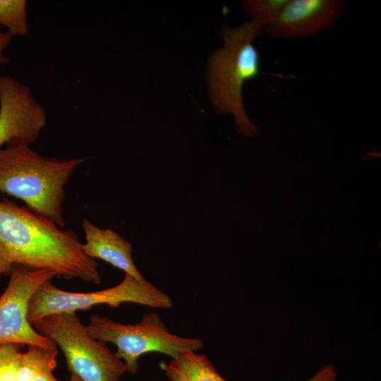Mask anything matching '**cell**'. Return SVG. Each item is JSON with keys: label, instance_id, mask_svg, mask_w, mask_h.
<instances>
[{"label": "cell", "instance_id": "1", "mask_svg": "<svg viewBox=\"0 0 381 381\" xmlns=\"http://www.w3.org/2000/svg\"><path fill=\"white\" fill-rule=\"evenodd\" d=\"M0 258L66 279L100 284L97 263L85 254L78 235L28 208L0 201Z\"/></svg>", "mask_w": 381, "mask_h": 381}, {"label": "cell", "instance_id": "2", "mask_svg": "<svg viewBox=\"0 0 381 381\" xmlns=\"http://www.w3.org/2000/svg\"><path fill=\"white\" fill-rule=\"evenodd\" d=\"M262 34L263 30L250 20L234 28L224 25L222 44L207 60V89L214 110L232 116L236 131L247 137L260 133L246 112L242 95L246 82L260 73V55L253 42Z\"/></svg>", "mask_w": 381, "mask_h": 381}, {"label": "cell", "instance_id": "3", "mask_svg": "<svg viewBox=\"0 0 381 381\" xmlns=\"http://www.w3.org/2000/svg\"><path fill=\"white\" fill-rule=\"evenodd\" d=\"M83 162L45 157L27 145H7L0 148V192L21 200L28 209L63 229L64 187Z\"/></svg>", "mask_w": 381, "mask_h": 381}, {"label": "cell", "instance_id": "4", "mask_svg": "<svg viewBox=\"0 0 381 381\" xmlns=\"http://www.w3.org/2000/svg\"><path fill=\"white\" fill-rule=\"evenodd\" d=\"M42 335L58 345L71 374L81 381H120L125 363L107 343L93 338L75 313H57L32 323Z\"/></svg>", "mask_w": 381, "mask_h": 381}, {"label": "cell", "instance_id": "5", "mask_svg": "<svg viewBox=\"0 0 381 381\" xmlns=\"http://www.w3.org/2000/svg\"><path fill=\"white\" fill-rule=\"evenodd\" d=\"M86 328L95 339L116 346V356L126 365L128 373L139 369L138 359L145 353L157 352L176 357L185 351H196L203 346L199 338L182 337L169 332L159 314L145 313L135 325H125L92 314Z\"/></svg>", "mask_w": 381, "mask_h": 381}, {"label": "cell", "instance_id": "6", "mask_svg": "<svg viewBox=\"0 0 381 381\" xmlns=\"http://www.w3.org/2000/svg\"><path fill=\"white\" fill-rule=\"evenodd\" d=\"M133 303L153 308H170L171 298L145 279L138 280L128 274L116 286L106 289L78 293L61 290L51 281L44 283L32 297L28 318L32 324L44 316L57 313H76L99 305L119 308Z\"/></svg>", "mask_w": 381, "mask_h": 381}, {"label": "cell", "instance_id": "7", "mask_svg": "<svg viewBox=\"0 0 381 381\" xmlns=\"http://www.w3.org/2000/svg\"><path fill=\"white\" fill-rule=\"evenodd\" d=\"M8 284L0 296V344L56 346L40 334L28 318V307L35 291L55 275L47 270L14 265Z\"/></svg>", "mask_w": 381, "mask_h": 381}, {"label": "cell", "instance_id": "8", "mask_svg": "<svg viewBox=\"0 0 381 381\" xmlns=\"http://www.w3.org/2000/svg\"><path fill=\"white\" fill-rule=\"evenodd\" d=\"M47 114L30 87L9 75H0V147L30 145L46 125Z\"/></svg>", "mask_w": 381, "mask_h": 381}, {"label": "cell", "instance_id": "9", "mask_svg": "<svg viewBox=\"0 0 381 381\" xmlns=\"http://www.w3.org/2000/svg\"><path fill=\"white\" fill-rule=\"evenodd\" d=\"M346 4L344 0H289L277 20L263 33L286 40L312 36L333 26Z\"/></svg>", "mask_w": 381, "mask_h": 381}, {"label": "cell", "instance_id": "10", "mask_svg": "<svg viewBox=\"0 0 381 381\" xmlns=\"http://www.w3.org/2000/svg\"><path fill=\"white\" fill-rule=\"evenodd\" d=\"M82 226L85 237L82 249L86 255L102 260L138 280L145 279L133 262L128 241L113 229L99 228L87 219Z\"/></svg>", "mask_w": 381, "mask_h": 381}, {"label": "cell", "instance_id": "11", "mask_svg": "<svg viewBox=\"0 0 381 381\" xmlns=\"http://www.w3.org/2000/svg\"><path fill=\"white\" fill-rule=\"evenodd\" d=\"M162 368L171 381H227L205 354L195 351L181 353Z\"/></svg>", "mask_w": 381, "mask_h": 381}, {"label": "cell", "instance_id": "12", "mask_svg": "<svg viewBox=\"0 0 381 381\" xmlns=\"http://www.w3.org/2000/svg\"><path fill=\"white\" fill-rule=\"evenodd\" d=\"M57 353L56 346H28L21 354L16 381H59L53 375Z\"/></svg>", "mask_w": 381, "mask_h": 381}, {"label": "cell", "instance_id": "13", "mask_svg": "<svg viewBox=\"0 0 381 381\" xmlns=\"http://www.w3.org/2000/svg\"><path fill=\"white\" fill-rule=\"evenodd\" d=\"M289 0H245L241 5L250 20L263 30L278 18Z\"/></svg>", "mask_w": 381, "mask_h": 381}, {"label": "cell", "instance_id": "14", "mask_svg": "<svg viewBox=\"0 0 381 381\" xmlns=\"http://www.w3.org/2000/svg\"><path fill=\"white\" fill-rule=\"evenodd\" d=\"M26 5L25 0H0V25L12 37H24L28 32Z\"/></svg>", "mask_w": 381, "mask_h": 381}, {"label": "cell", "instance_id": "15", "mask_svg": "<svg viewBox=\"0 0 381 381\" xmlns=\"http://www.w3.org/2000/svg\"><path fill=\"white\" fill-rule=\"evenodd\" d=\"M23 346L13 344H0V381H16Z\"/></svg>", "mask_w": 381, "mask_h": 381}, {"label": "cell", "instance_id": "16", "mask_svg": "<svg viewBox=\"0 0 381 381\" xmlns=\"http://www.w3.org/2000/svg\"><path fill=\"white\" fill-rule=\"evenodd\" d=\"M337 372L332 364L321 367L315 374L307 381H336Z\"/></svg>", "mask_w": 381, "mask_h": 381}, {"label": "cell", "instance_id": "17", "mask_svg": "<svg viewBox=\"0 0 381 381\" xmlns=\"http://www.w3.org/2000/svg\"><path fill=\"white\" fill-rule=\"evenodd\" d=\"M12 37L8 32H3L0 25V64L9 62V58L4 54V52L10 44Z\"/></svg>", "mask_w": 381, "mask_h": 381}, {"label": "cell", "instance_id": "18", "mask_svg": "<svg viewBox=\"0 0 381 381\" xmlns=\"http://www.w3.org/2000/svg\"><path fill=\"white\" fill-rule=\"evenodd\" d=\"M11 267L6 265L1 258H0V276L2 274L9 273Z\"/></svg>", "mask_w": 381, "mask_h": 381}, {"label": "cell", "instance_id": "19", "mask_svg": "<svg viewBox=\"0 0 381 381\" xmlns=\"http://www.w3.org/2000/svg\"><path fill=\"white\" fill-rule=\"evenodd\" d=\"M70 381H81L78 377H77L75 375L71 374V377L69 379Z\"/></svg>", "mask_w": 381, "mask_h": 381}]
</instances>
